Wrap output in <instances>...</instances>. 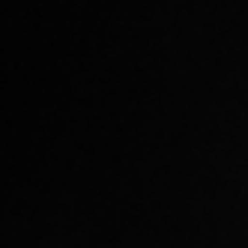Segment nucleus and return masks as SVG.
Returning a JSON list of instances; mask_svg holds the SVG:
<instances>
[]
</instances>
